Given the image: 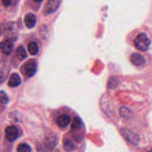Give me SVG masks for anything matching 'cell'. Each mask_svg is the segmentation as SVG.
<instances>
[{
    "mask_svg": "<svg viewBox=\"0 0 152 152\" xmlns=\"http://www.w3.org/2000/svg\"><path fill=\"white\" fill-rule=\"evenodd\" d=\"M64 147H65L66 151H73L75 148L74 144L69 140H65V142H64Z\"/></svg>",
    "mask_w": 152,
    "mask_h": 152,
    "instance_id": "5bb4252c",
    "label": "cell"
},
{
    "mask_svg": "<svg viewBox=\"0 0 152 152\" xmlns=\"http://www.w3.org/2000/svg\"><path fill=\"white\" fill-rule=\"evenodd\" d=\"M61 0H48L44 7V14H50L59 8Z\"/></svg>",
    "mask_w": 152,
    "mask_h": 152,
    "instance_id": "7a4b0ae2",
    "label": "cell"
},
{
    "mask_svg": "<svg viewBox=\"0 0 152 152\" xmlns=\"http://www.w3.org/2000/svg\"><path fill=\"white\" fill-rule=\"evenodd\" d=\"M123 134H124L125 137L127 138L128 140L133 142V143L135 144L139 141V137H138L136 134H134L132 133V132H130V131L124 130V132H123Z\"/></svg>",
    "mask_w": 152,
    "mask_h": 152,
    "instance_id": "30bf717a",
    "label": "cell"
},
{
    "mask_svg": "<svg viewBox=\"0 0 152 152\" xmlns=\"http://www.w3.org/2000/svg\"><path fill=\"white\" fill-rule=\"evenodd\" d=\"M28 51L29 53H31V55H35L38 53V50H39V47L37 45V44L34 42H31L28 44Z\"/></svg>",
    "mask_w": 152,
    "mask_h": 152,
    "instance_id": "7c38bea8",
    "label": "cell"
},
{
    "mask_svg": "<svg viewBox=\"0 0 152 152\" xmlns=\"http://www.w3.org/2000/svg\"><path fill=\"white\" fill-rule=\"evenodd\" d=\"M25 25L27 26V28H32L35 26L36 22H37V19H36V16H34L33 13H28L25 16Z\"/></svg>",
    "mask_w": 152,
    "mask_h": 152,
    "instance_id": "ba28073f",
    "label": "cell"
},
{
    "mask_svg": "<svg viewBox=\"0 0 152 152\" xmlns=\"http://www.w3.org/2000/svg\"><path fill=\"white\" fill-rule=\"evenodd\" d=\"M37 71V64L34 62H29L25 65V72L28 77H31Z\"/></svg>",
    "mask_w": 152,
    "mask_h": 152,
    "instance_id": "8992f818",
    "label": "cell"
},
{
    "mask_svg": "<svg viewBox=\"0 0 152 152\" xmlns=\"http://www.w3.org/2000/svg\"><path fill=\"white\" fill-rule=\"evenodd\" d=\"M1 2H2L3 5L5 6V7H8L11 4V0H1Z\"/></svg>",
    "mask_w": 152,
    "mask_h": 152,
    "instance_id": "e0dca14e",
    "label": "cell"
},
{
    "mask_svg": "<svg viewBox=\"0 0 152 152\" xmlns=\"http://www.w3.org/2000/svg\"><path fill=\"white\" fill-rule=\"evenodd\" d=\"M150 43H151V41L145 34H140L139 35L137 36L134 41L135 47L138 50H142V51H145L148 50Z\"/></svg>",
    "mask_w": 152,
    "mask_h": 152,
    "instance_id": "6da1fadb",
    "label": "cell"
},
{
    "mask_svg": "<svg viewBox=\"0 0 152 152\" xmlns=\"http://www.w3.org/2000/svg\"><path fill=\"white\" fill-rule=\"evenodd\" d=\"M130 60L133 65H136V66H141L143 65L145 62V59L142 55L139 54V53H133L131 56Z\"/></svg>",
    "mask_w": 152,
    "mask_h": 152,
    "instance_id": "5b68a950",
    "label": "cell"
},
{
    "mask_svg": "<svg viewBox=\"0 0 152 152\" xmlns=\"http://www.w3.org/2000/svg\"><path fill=\"white\" fill-rule=\"evenodd\" d=\"M31 151V148L28 145L25 143L19 144L17 148V151L19 152H30Z\"/></svg>",
    "mask_w": 152,
    "mask_h": 152,
    "instance_id": "9a60e30c",
    "label": "cell"
},
{
    "mask_svg": "<svg viewBox=\"0 0 152 152\" xmlns=\"http://www.w3.org/2000/svg\"><path fill=\"white\" fill-rule=\"evenodd\" d=\"M9 102V99H8V96L6 94V93L3 91H0V102L2 104H7Z\"/></svg>",
    "mask_w": 152,
    "mask_h": 152,
    "instance_id": "2e32d148",
    "label": "cell"
},
{
    "mask_svg": "<svg viewBox=\"0 0 152 152\" xmlns=\"http://www.w3.org/2000/svg\"><path fill=\"white\" fill-rule=\"evenodd\" d=\"M21 78L17 74H13L10 76L8 81V86L10 87H17L21 84Z\"/></svg>",
    "mask_w": 152,
    "mask_h": 152,
    "instance_id": "9c48e42d",
    "label": "cell"
},
{
    "mask_svg": "<svg viewBox=\"0 0 152 152\" xmlns=\"http://www.w3.org/2000/svg\"><path fill=\"white\" fill-rule=\"evenodd\" d=\"M34 1H35L36 2H41V1H43V0H34Z\"/></svg>",
    "mask_w": 152,
    "mask_h": 152,
    "instance_id": "ac0fdd59",
    "label": "cell"
},
{
    "mask_svg": "<svg viewBox=\"0 0 152 152\" xmlns=\"http://www.w3.org/2000/svg\"><path fill=\"white\" fill-rule=\"evenodd\" d=\"M13 49V45L10 40H4L1 42H0V50H1L4 54L9 55L11 53Z\"/></svg>",
    "mask_w": 152,
    "mask_h": 152,
    "instance_id": "277c9868",
    "label": "cell"
},
{
    "mask_svg": "<svg viewBox=\"0 0 152 152\" xmlns=\"http://www.w3.org/2000/svg\"><path fill=\"white\" fill-rule=\"evenodd\" d=\"M5 137L6 139L10 142H13L16 140L19 137V132L16 126H8L5 129Z\"/></svg>",
    "mask_w": 152,
    "mask_h": 152,
    "instance_id": "3957f363",
    "label": "cell"
},
{
    "mask_svg": "<svg viewBox=\"0 0 152 152\" xmlns=\"http://www.w3.org/2000/svg\"><path fill=\"white\" fill-rule=\"evenodd\" d=\"M82 124H83V123H82V120H80V118H79V117H75V118L74 119V121H73L71 128H72L73 130L80 129V128H81Z\"/></svg>",
    "mask_w": 152,
    "mask_h": 152,
    "instance_id": "4fadbf2b",
    "label": "cell"
},
{
    "mask_svg": "<svg viewBox=\"0 0 152 152\" xmlns=\"http://www.w3.org/2000/svg\"><path fill=\"white\" fill-rule=\"evenodd\" d=\"M58 126L61 128H65L71 123V117L68 114H62L57 120Z\"/></svg>",
    "mask_w": 152,
    "mask_h": 152,
    "instance_id": "52a82bcc",
    "label": "cell"
},
{
    "mask_svg": "<svg viewBox=\"0 0 152 152\" xmlns=\"http://www.w3.org/2000/svg\"><path fill=\"white\" fill-rule=\"evenodd\" d=\"M16 56L20 60H24L25 59H26L28 54H27V52L25 49L24 48V47L19 46V47L17 48V49H16Z\"/></svg>",
    "mask_w": 152,
    "mask_h": 152,
    "instance_id": "8fae6325",
    "label": "cell"
}]
</instances>
